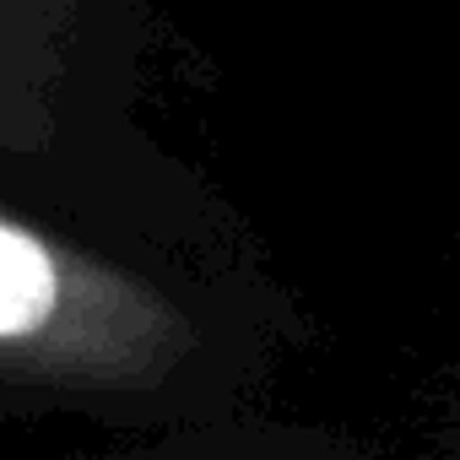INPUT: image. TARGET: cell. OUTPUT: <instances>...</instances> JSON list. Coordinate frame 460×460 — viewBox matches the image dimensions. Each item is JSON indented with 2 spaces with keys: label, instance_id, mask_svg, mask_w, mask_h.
I'll list each match as a JSON object with an SVG mask.
<instances>
[{
  "label": "cell",
  "instance_id": "6da1fadb",
  "mask_svg": "<svg viewBox=\"0 0 460 460\" xmlns=\"http://www.w3.org/2000/svg\"><path fill=\"white\" fill-rule=\"evenodd\" d=\"M66 309V271L60 261L28 234L0 222V347L44 336Z\"/></svg>",
  "mask_w": 460,
  "mask_h": 460
}]
</instances>
